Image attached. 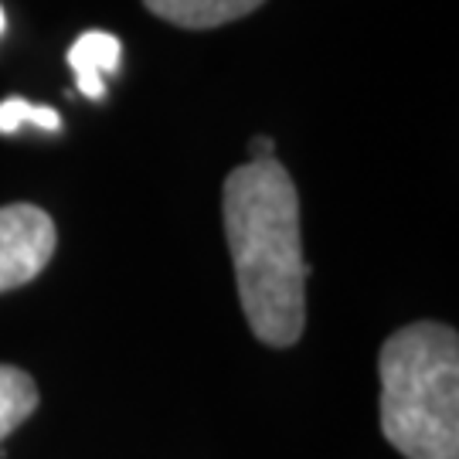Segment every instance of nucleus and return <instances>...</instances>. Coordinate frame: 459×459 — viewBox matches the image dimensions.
<instances>
[{
  "mask_svg": "<svg viewBox=\"0 0 459 459\" xmlns=\"http://www.w3.org/2000/svg\"><path fill=\"white\" fill-rule=\"evenodd\" d=\"M4 24H7V17H4V7H0V34H4Z\"/></svg>",
  "mask_w": 459,
  "mask_h": 459,
  "instance_id": "1a4fd4ad",
  "label": "nucleus"
},
{
  "mask_svg": "<svg viewBox=\"0 0 459 459\" xmlns=\"http://www.w3.org/2000/svg\"><path fill=\"white\" fill-rule=\"evenodd\" d=\"M58 246V231L48 212L34 204L0 208V293L28 286L45 273Z\"/></svg>",
  "mask_w": 459,
  "mask_h": 459,
  "instance_id": "7ed1b4c3",
  "label": "nucleus"
},
{
  "mask_svg": "<svg viewBox=\"0 0 459 459\" xmlns=\"http://www.w3.org/2000/svg\"><path fill=\"white\" fill-rule=\"evenodd\" d=\"M38 385L28 371L0 364V443L38 411Z\"/></svg>",
  "mask_w": 459,
  "mask_h": 459,
  "instance_id": "423d86ee",
  "label": "nucleus"
},
{
  "mask_svg": "<svg viewBox=\"0 0 459 459\" xmlns=\"http://www.w3.org/2000/svg\"><path fill=\"white\" fill-rule=\"evenodd\" d=\"M24 123H31V126L48 130V133L62 130V116L55 113L51 106H34V102H28V99H21V96L4 99V102H0V133L11 136V133H17Z\"/></svg>",
  "mask_w": 459,
  "mask_h": 459,
  "instance_id": "0eeeda50",
  "label": "nucleus"
},
{
  "mask_svg": "<svg viewBox=\"0 0 459 459\" xmlns=\"http://www.w3.org/2000/svg\"><path fill=\"white\" fill-rule=\"evenodd\" d=\"M381 432L405 459H459V337L446 324L394 330L377 358Z\"/></svg>",
  "mask_w": 459,
  "mask_h": 459,
  "instance_id": "f03ea898",
  "label": "nucleus"
},
{
  "mask_svg": "<svg viewBox=\"0 0 459 459\" xmlns=\"http://www.w3.org/2000/svg\"><path fill=\"white\" fill-rule=\"evenodd\" d=\"M225 235L238 299L252 333L290 347L307 324V276L299 235V195L279 160H248L225 178Z\"/></svg>",
  "mask_w": 459,
  "mask_h": 459,
  "instance_id": "f257e3e1",
  "label": "nucleus"
},
{
  "mask_svg": "<svg viewBox=\"0 0 459 459\" xmlns=\"http://www.w3.org/2000/svg\"><path fill=\"white\" fill-rule=\"evenodd\" d=\"M143 4L150 14H157L167 24H178L187 31H208L259 11L265 0H143Z\"/></svg>",
  "mask_w": 459,
  "mask_h": 459,
  "instance_id": "39448f33",
  "label": "nucleus"
},
{
  "mask_svg": "<svg viewBox=\"0 0 459 459\" xmlns=\"http://www.w3.org/2000/svg\"><path fill=\"white\" fill-rule=\"evenodd\" d=\"M248 153H252V160H276V140L273 136H255L248 143Z\"/></svg>",
  "mask_w": 459,
  "mask_h": 459,
  "instance_id": "6e6552de",
  "label": "nucleus"
},
{
  "mask_svg": "<svg viewBox=\"0 0 459 459\" xmlns=\"http://www.w3.org/2000/svg\"><path fill=\"white\" fill-rule=\"evenodd\" d=\"M119 62H123V45L109 31H85L68 48V65L75 72V85L89 99L106 96V75H116Z\"/></svg>",
  "mask_w": 459,
  "mask_h": 459,
  "instance_id": "20e7f679",
  "label": "nucleus"
}]
</instances>
